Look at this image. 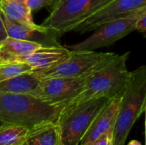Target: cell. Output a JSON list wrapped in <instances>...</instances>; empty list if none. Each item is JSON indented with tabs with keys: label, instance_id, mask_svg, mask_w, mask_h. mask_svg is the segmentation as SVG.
<instances>
[{
	"label": "cell",
	"instance_id": "obj_1",
	"mask_svg": "<svg viewBox=\"0 0 146 145\" xmlns=\"http://www.w3.org/2000/svg\"><path fill=\"white\" fill-rule=\"evenodd\" d=\"M128 56L129 52L116 54L108 62L86 75L83 91L66 104L62 111L92 99L122 96L131 78V72L127 66Z\"/></svg>",
	"mask_w": 146,
	"mask_h": 145
},
{
	"label": "cell",
	"instance_id": "obj_2",
	"mask_svg": "<svg viewBox=\"0 0 146 145\" xmlns=\"http://www.w3.org/2000/svg\"><path fill=\"white\" fill-rule=\"evenodd\" d=\"M61 110L30 94H0V119L28 130L57 121Z\"/></svg>",
	"mask_w": 146,
	"mask_h": 145
},
{
	"label": "cell",
	"instance_id": "obj_3",
	"mask_svg": "<svg viewBox=\"0 0 146 145\" xmlns=\"http://www.w3.org/2000/svg\"><path fill=\"white\" fill-rule=\"evenodd\" d=\"M146 105V65L131 72L129 83L121 97L113 132L112 145H125L133 125L145 112Z\"/></svg>",
	"mask_w": 146,
	"mask_h": 145
},
{
	"label": "cell",
	"instance_id": "obj_4",
	"mask_svg": "<svg viewBox=\"0 0 146 145\" xmlns=\"http://www.w3.org/2000/svg\"><path fill=\"white\" fill-rule=\"evenodd\" d=\"M111 99L95 98L62 111L56 122L61 130L63 145H80L97 115Z\"/></svg>",
	"mask_w": 146,
	"mask_h": 145
},
{
	"label": "cell",
	"instance_id": "obj_5",
	"mask_svg": "<svg viewBox=\"0 0 146 145\" xmlns=\"http://www.w3.org/2000/svg\"><path fill=\"white\" fill-rule=\"evenodd\" d=\"M113 0H62L42 26L55 32L58 37L73 28Z\"/></svg>",
	"mask_w": 146,
	"mask_h": 145
},
{
	"label": "cell",
	"instance_id": "obj_6",
	"mask_svg": "<svg viewBox=\"0 0 146 145\" xmlns=\"http://www.w3.org/2000/svg\"><path fill=\"white\" fill-rule=\"evenodd\" d=\"M116 54L112 52H96L95 50H71L70 56L56 65L32 71L40 79L55 77L86 76L98 69Z\"/></svg>",
	"mask_w": 146,
	"mask_h": 145
},
{
	"label": "cell",
	"instance_id": "obj_7",
	"mask_svg": "<svg viewBox=\"0 0 146 145\" xmlns=\"http://www.w3.org/2000/svg\"><path fill=\"white\" fill-rule=\"evenodd\" d=\"M146 11V7L127 16L110 21L93 31L85 40L73 44L64 45L69 50H95L110 46L136 30L139 18Z\"/></svg>",
	"mask_w": 146,
	"mask_h": 145
},
{
	"label": "cell",
	"instance_id": "obj_8",
	"mask_svg": "<svg viewBox=\"0 0 146 145\" xmlns=\"http://www.w3.org/2000/svg\"><path fill=\"white\" fill-rule=\"evenodd\" d=\"M85 85L86 76L44 79H41L40 85L33 96L62 109L83 91Z\"/></svg>",
	"mask_w": 146,
	"mask_h": 145
},
{
	"label": "cell",
	"instance_id": "obj_9",
	"mask_svg": "<svg viewBox=\"0 0 146 145\" xmlns=\"http://www.w3.org/2000/svg\"><path fill=\"white\" fill-rule=\"evenodd\" d=\"M145 7L146 0H113L74 26L72 32L79 33L93 32L110 21L129 15Z\"/></svg>",
	"mask_w": 146,
	"mask_h": 145
},
{
	"label": "cell",
	"instance_id": "obj_10",
	"mask_svg": "<svg viewBox=\"0 0 146 145\" xmlns=\"http://www.w3.org/2000/svg\"><path fill=\"white\" fill-rule=\"evenodd\" d=\"M121 97L122 96L112 98L101 110L81 139L80 145H92L98 138L104 134L113 135Z\"/></svg>",
	"mask_w": 146,
	"mask_h": 145
},
{
	"label": "cell",
	"instance_id": "obj_11",
	"mask_svg": "<svg viewBox=\"0 0 146 145\" xmlns=\"http://www.w3.org/2000/svg\"><path fill=\"white\" fill-rule=\"evenodd\" d=\"M2 18L7 36L9 38L34 42L46 47L61 46L57 41L58 35L55 32L44 27L42 25H38L37 26H27L14 22L3 15Z\"/></svg>",
	"mask_w": 146,
	"mask_h": 145
},
{
	"label": "cell",
	"instance_id": "obj_12",
	"mask_svg": "<svg viewBox=\"0 0 146 145\" xmlns=\"http://www.w3.org/2000/svg\"><path fill=\"white\" fill-rule=\"evenodd\" d=\"M70 54L71 50L62 45L43 46L29 54L13 58L7 62H23L30 65L34 71L52 67L67 59Z\"/></svg>",
	"mask_w": 146,
	"mask_h": 145
},
{
	"label": "cell",
	"instance_id": "obj_13",
	"mask_svg": "<svg viewBox=\"0 0 146 145\" xmlns=\"http://www.w3.org/2000/svg\"><path fill=\"white\" fill-rule=\"evenodd\" d=\"M41 79L32 72L0 82V94H30L33 95Z\"/></svg>",
	"mask_w": 146,
	"mask_h": 145
},
{
	"label": "cell",
	"instance_id": "obj_14",
	"mask_svg": "<svg viewBox=\"0 0 146 145\" xmlns=\"http://www.w3.org/2000/svg\"><path fill=\"white\" fill-rule=\"evenodd\" d=\"M27 145H63L61 130L57 122H50L29 130Z\"/></svg>",
	"mask_w": 146,
	"mask_h": 145
},
{
	"label": "cell",
	"instance_id": "obj_15",
	"mask_svg": "<svg viewBox=\"0 0 146 145\" xmlns=\"http://www.w3.org/2000/svg\"><path fill=\"white\" fill-rule=\"evenodd\" d=\"M43 45L22 39L7 37L0 43V63H4L17 56L29 54Z\"/></svg>",
	"mask_w": 146,
	"mask_h": 145
},
{
	"label": "cell",
	"instance_id": "obj_16",
	"mask_svg": "<svg viewBox=\"0 0 146 145\" xmlns=\"http://www.w3.org/2000/svg\"><path fill=\"white\" fill-rule=\"evenodd\" d=\"M0 12L9 20L27 26H37L32 10L25 4L14 0H0Z\"/></svg>",
	"mask_w": 146,
	"mask_h": 145
},
{
	"label": "cell",
	"instance_id": "obj_17",
	"mask_svg": "<svg viewBox=\"0 0 146 145\" xmlns=\"http://www.w3.org/2000/svg\"><path fill=\"white\" fill-rule=\"evenodd\" d=\"M29 130L24 126L5 123L0 126V145H22Z\"/></svg>",
	"mask_w": 146,
	"mask_h": 145
},
{
	"label": "cell",
	"instance_id": "obj_18",
	"mask_svg": "<svg viewBox=\"0 0 146 145\" xmlns=\"http://www.w3.org/2000/svg\"><path fill=\"white\" fill-rule=\"evenodd\" d=\"M32 71H33V68L23 62L0 63V82Z\"/></svg>",
	"mask_w": 146,
	"mask_h": 145
},
{
	"label": "cell",
	"instance_id": "obj_19",
	"mask_svg": "<svg viewBox=\"0 0 146 145\" xmlns=\"http://www.w3.org/2000/svg\"><path fill=\"white\" fill-rule=\"evenodd\" d=\"M27 5L33 13H36L44 7H48L50 0H14Z\"/></svg>",
	"mask_w": 146,
	"mask_h": 145
},
{
	"label": "cell",
	"instance_id": "obj_20",
	"mask_svg": "<svg viewBox=\"0 0 146 145\" xmlns=\"http://www.w3.org/2000/svg\"><path fill=\"white\" fill-rule=\"evenodd\" d=\"M136 31L146 38V11L139 18L136 24Z\"/></svg>",
	"mask_w": 146,
	"mask_h": 145
},
{
	"label": "cell",
	"instance_id": "obj_21",
	"mask_svg": "<svg viewBox=\"0 0 146 145\" xmlns=\"http://www.w3.org/2000/svg\"><path fill=\"white\" fill-rule=\"evenodd\" d=\"M112 134H104L98 138L92 145H112Z\"/></svg>",
	"mask_w": 146,
	"mask_h": 145
},
{
	"label": "cell",
	"instance_id": "obj_22",
	"mask_svg": "<svg viewBox=\"0 0 146 145\" xmlns=\"http://www.w3.org/2000/svg\"><path fill=\"white\" fill-rule=\"evenodd\" d=\"M8 36H7V33H6V31H5V27H4V25H3L2 15H1V12H0V43L3 39H5Z\"/></svg>",
	"mask_w": 146,
	"mask_h": 145
},
{
	"label": "cell",
	"instance_id": "obj_23",
	"mask_svg": "<svg viewBox=\"0 0 146 145\" xmlns=\"http://www.w3.org/2000/svg\"><path fill=\"white\" fill-rule=\"evenodd\" d=\"M62 0H50V4H49V9H50V10L51 11V10H53L55 8H56V6L61 2Z\"/></svg>",
	"mask_w": 146,
	"mask_h": 145
},
{
	"label": "cell",
	"instance_id": "obj_24",
	"mask_svg": "<svg viewBox=\"0 0 146 145\" xmlns=\"http://www.w3.org/2000/svg\"><path fill=\"white\" fill-rule=\"evenodd\" d=\"M145 145H146V105L145 109Z\"/></svg>",
	"mask_w": 146,
	"mask_h": 145
},
{
	"label": "cell",
	"instance_id": "obj_25",
	"mask_svg": "<svg viewBox=\"0 0 146 145\" xmlns=\"http://www.w3.org/2000/svg\"><path fill=\"white\" fill-rule=\"evenodd\" d=\"M127 145H141V144L139 141H137V140H133V141H131Z\"/></svg>",
	"mask_w": 146,
	"mask_h": 145
},
{
	"label": "cell",
	"instance_id": "obj_26",
	"mask_svg": "<svg viewBox=\"0 0 146 145\" xmlns=\"http://www.w3.org/2000/svg\"><path fill=\"white\" fill-rule=\"evenodd\" d=\"M4 124H5V122H3V121L0 119V126H3V125H4Z\"/></svg>",
	"mask_w": 146,
	"mask_h": 145
},
{
	"label": "cell",
	"instance_id": "obj_27",
	"mask_svg": "<svg viewBox=\"0 0 146 145\" xmlns=\"http://www.w3.org/2000/svg\"><path fill=\"white\" fill-rule=\"evenodd\" d=\"M22 145H27V144L25 143V144H22Z\"/></svg>",
	"mask_w": 146,
	"mask_h": 145
}]
</instances>
